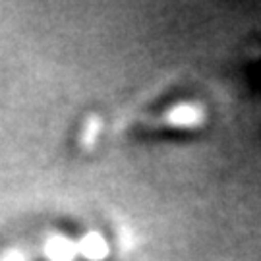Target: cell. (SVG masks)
<instances>
[{
    "instance_id": "6da1fadb",
    "label": "cell",
    "mask_w": 261,
    "mask_h": 261,
    "mask_svg": "<svg viewBox=\"0 0 261 261\" xmlns=\"http://www.w3.org/2000/svg\"><path fill=\"white\" fill-rule=\"evenodd\" d=\"M77 253V244L60 234L48 236L43 244V255L47 261H74Z\"/></svg>"
},
{
    "instance_id": "7a4b0ae2",
    "label": "cell",
    "mask_w": 261,
    "mask_h": 261,
    "mask_svg": "<svg viewBox=\"0 0 261 261\" xmlns=\"http://www.w3.org/2000/svg\"><path fill=\"white\" fill-rule=\"evenodd\" d=\"M77 252L82 253L84 257H87V259L101 261L103 257H107L109 248H107V244H105V240L99 234L89 232V234H85L84 238L77 242Z\"/></svg>"
},
{
    "instance_id": "3957f363",
    "label": "cell",
    "mask_w": 261,
    "mask_h": 261,
    "mask_svg": "<svg viewBox=\"0 0 261 261\" xmlns=\"http://www.w3.org/2000/svg\"><path fill=\"white\" fill-rule=\"evenodd\" d=\"M99 118L97 116H89L87 122H85L84 130H82V136H80V143L82 147H91L93 145L95 138H97V132H99Z\"/></svg>"
},
{
    "instance_id": "277c9868",
    "label": "cell",
    "mask_w": 261,
    "mask_h": 261,
    "mask_svg": "<svg viewBox=\"0 0 261 261\" xmlns=\"http://www.w3.org/2000/svg\"><path fill=\"white\" fill-rule=\"evenodd\" d=\"M0 261H31V257L25 252H21V250H12V252L4 253L0 257Z\"/></svg>"
}]
</instances>
